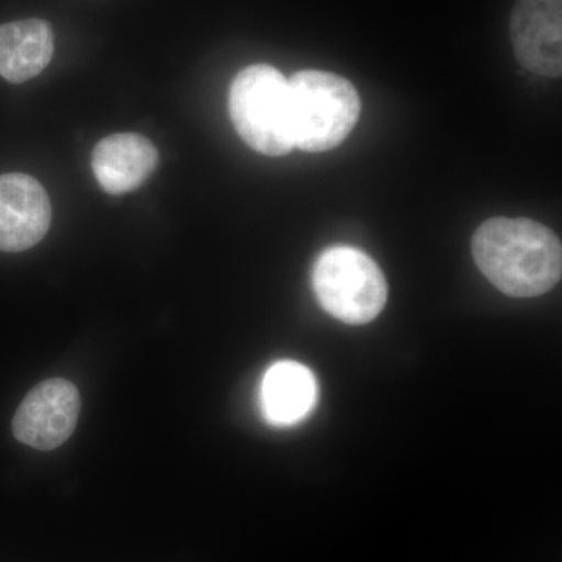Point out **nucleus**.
Segmentation results:
<instances>
[{"label":"nucleus","instance_id":"nucleus-1","mask_svg":"<svg viewBox=\"0 0 562 562\" xmlns=\"http://www.w3.org/2000/svg\"><path fill=\"white\" fill-rule=\"evenodd\" d=\"M472 255L483 276L509 297H538L561 280L560 238L525 217L483 222L473 233Z\"/></svg>","mask_w":562,"mask_h":562},{"label":"nucleus","instance_id":"nucleus-2","mask_svg":"<svg viewBox=\"0 0 562 562\" xmlns=\"http://www.w3.org/2000/svg\"><path fill=\"white\" fill-rule=\"evenodd\" d=\"M290 83L291 131L294 147L303 151L335 149L360 120L357 88L325 70H299Z\"/></svg>","mask_w":562,"mask_h":562},{"label":"nucleus","instance_id":"nucleus-3","mask_svg":"<svg viewBox=\"0 0 562 562\" xmlns=\"http://www.w3.org/2000/svg\"><path fill=\"white\" fill-rule=\"evenodd\" d=\"M228 109L236 132L250 149L281 157L294 149L290 83L279 69L251 65L235 77Z\"/></svg>","mask_w":562,"mask_h":562},{"label":"nucleus","instance_id":"nucleus-4","mask_svg":"<svg viewBox=\"0 0 562 562\" xmlns=\"http://www.w3.org/2000/svg\"><path fill=\"white\" fill-rule=\"evenodd\" d=\"M313 286L322 308L349 325L369 324L387 301L382 269L368 254L350 246L322 251L314 265Z\"/></svg>","mask_w":562,"mask_h":562},{"label":"nucleus","instance_id":"nucleus-5","mask_svg":"<svg viewBox=\"0 0 562 562\" xmlns=\"http://www.w3.org/2000/svg\"><path fill=\"white\" fill-rule=\"evenodd\" d=\"M79 414L76 384L63 379L46 380L25 395L14 414V438L36 450L57 449L76 430Z\"/></svg>","mask_w":562,"mask_h":562},{"label":"nucleus","instance_id":"nucleus-6","mask_svg":"<svg viewBox=\"0 0 562 562\" xmlns=\"http://www.w3.org/2000/svg\"><path fill=\"white\" fill-rule=\"evenodd\" d=\"M509 33L517 61L538 76L562 74V0H517Z\"/></svg>","mask_w":562,"mask_h":562},{"label":"nucleus","instance_id":"nucleus-7","mask_svg":"<svg viewBox=\"0 0 562 562\" xmlns=\"http://www.w3.org/2000/svg\"><path fill=\"white\" fill-rule=\"evenodd\" d=\"M52 205L38 180L25 173L0 176V250L32 249L49 232Z\"/></svg>","mask_w":562,"mask_h":562},{"label":"nucleus","instance_id":"nucleus-8","mask_svg":"<svg viewBox=\"0 0 562 562\" xmlns=\"http://www.w3.org/2000/svg\"><path fill=\"white\" fill-rule=\"evenodd\" d=\"M92 171L103 191L120 195L138 190L158 166V150L136 133L106 136L92 150Z\"/></svg>","mask_w":562,"mask_h":562},{"label":"nucleus","instance_id":"nucleus-9","mask_svg":"<svg viewBox=\"0 0 562 562\" xmlns=\"http://www.w3.org/2000/svg\"><path fill=\"white\" fill-rule=\"evenodd\" d=\"M54 31L49 22L24 20L0 25V77L11 83L38 76L54 57Z\"/></svg>","mask_w":562,"mask_h":562},{"label":"nucleus","instance_id":"nucleus-10","mask_svg":"<svg viewBox=\"0 0 562 562\" xmlns=\"http://www.w3.org/2000/svg\"><path fill=\"white\" fill-rule=\"evenodd\" d=\"M316 402V379L301 362H277L262 380V409L272 424H297L313 412Z\"/></svg>","mask_w":562,"mask_h":562}]
</instances>
